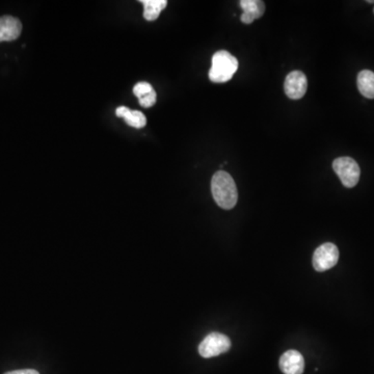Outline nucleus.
Segmentation results:
<instances>
[{
	"label": "nucleus",
	"instance_id": "1",
	"mask_svg": "<svg viewBox=\"0 0 374 374\" xmlns=\"http://www.w3.org/2000/svg\"><path fill=\"white\" fill-rule=\"evenodd\" d=\"M211 192L215 203L226 210L234 208L239 200V192L235 181L231 175L225 170H219L213 175L211 180Z\"/></svg>",
	"mask_w": 374,
	"mask_h": 374
},
{
	"label": "nucleus",
	"instance_id": "2",
	"mask_svg": "<svg viewBox=\"0 0 374 374\" xmlns=\"http://www.w3.org/2000/svg\"><path fill=\"white\" fill-rule=\"evenodd\" d=\"M237 69V58L230 52L221 50L213 54L212 65L209 70V79L215 83L227 82L236 73Z\"/></svg>",
	"mask_w": 374,
	"mask_h": 374
},
{
	"label": "nucleus",
	"instance_id": "3",
	"mask_svg": "<svg viewBox=\"0 0 374 374\" xmlns=\"http://www.w3.org/2000/svg\"><path fill=\"white\" fill-rule=\"evenodd\" d=\"M333 170L347 188H353L359 182L361 170L353 158L347 157V156L336 158L333 162Z\"/></svg>",
	"mask_w": 374,
	"mask_h": 374
},
{
	"label": "nucleus",
	"instance_id": "4",
	"mask_svg": "<svg viewBox=\"0 0 374 374\" xmlns=\"http://www.w3.org/2000/svg\"><path fill=\"white\" fill-rule=\"evenodd\" d=\"M232 343L229 337L221 333L213 332L207 335L199 345V353L205 359L217 357L227 353L231 349Z\"/></svg>",
	"mask_w": 374,
	"mask_h": 374
},
{
	"label": "nucleus",
	"instance_id": "5",
	"mask_svg": "<svg viewBox=\"0 0 374 374\" xmlns=\"http://www.w3.org/2000/svg\"><path fill=\"white\" fill-rule=\"evenodd\" d=\"M339 260V250L334 243H327L317 248L313 255V267L322 272L334 267Z\"/></svg>",
	"mask_w": 374,
	"mask_h": 374
},
{
	"label": "nucleus",
	"instance_id": "6",
	"mask_svg": "<svg viewBox=\"0 0 374 374\" xmlns=\"http://www.w3.org/2000/svg\"><path fill=\"white\" fill-rule=\"evenodd\" d=\"M284 89L288 98L292 100L302 99L308 89V79L302 71H292L287 75L284 83Z\"/></svg>",
	"mask_w": 374,
	"mask_h": 374
},
{
	"label": "nucleus",
	"instance_id": "7",
	"mask_svg": "<svg viewBox=\"0 0 374 374\" xmlns=\"http://www.w3.org/2000/svg\"><path fill=\"white\" fill-rule=\"evenodd\" d=\"M280 368L284 374H302L305 369V360L302 353L290 349L280 358Z\"/></svg>",
	"mask_w": 374,
	"mask_h": 374
},
{
	"label": "nucleus",
	"instance_id": "8",
	"mask_svg": "<svg viewBox=\"0 0 374 374\" xmlns=\"http://www.w3.org/2000/svg\"><path fill=\"white\" fill-rule=\"evenodd\" d=\"M22 32V23L13 16L0 17V42L17 40Z\"/></svg>",
	"mask_w": 374,
	"mask_h": 374
},
{
	"label": "nucleus",
	"instance_id": "9",
	"mask_svg": "<svg viewBox=\"0 0 374 374\" xmlns=\"http://www.w3.org/2000/svg\"><path fill=\"white\" fill-rule=\"evenodd\" d=\"M239 5L243 10L241 22L245 24L253 23L254 20L262 17L265 12V5L261 0H241Z\"/></svg>",
	"mask_w": 374,
	"mask_h": 374
},
{
	"label": "nucleus",
	"instance_id": "10",
	"mask_svg": "<svg viewBox=\"0 0 374 374\" xmlns=\"http://www.w3.org/2000/svg\"><path fill=\"white\" fill-rule=\"evenodd\" d=\"M357 85L362 96L374 99V72L370 70L361 71L358 75Z\"/></svg>",
	"mask_w": 374,
	"mask_h": 374
},
{
	"label": "nucleus",
	"instance_id": "11",
	"mask_svg": "<svg viewBox=\"0 0 374 374\" xmlns=\"http://www.w3.org/2000/svg\"><path fill=\"white\" fill-rule=\"evenodd\" d=\"M140 3L144 5V18L147 21H155L168 6L166 0H140Z\"/></svg>",
	"mask_w": 374,
	"mask_h": 374
},
{
	"label": "nucleus",
	"instance_id": "12",
	"mask_svg": "<svg viewBox=\"0 0 374 374\" xmlns=\"http://www.w3.org/2000/svg\"><path fill=\"white\" fill-rule=\"evenodd\" d=\"M125 120L126 123L130 126V127L135 128V129H140V128L145 127L147 124V119H146L145 115L143 113H140L138 111H128L126 115L123 118Z\"/></svg>",
	"mask_w": 374,
	"mask_h": 374
},
{
	"label": "nucleus",
	"instance_id": "13",
	"mask_svg": "<svg viewBox=\"0 0 374 374\" xmlns=\"http://www.w3.org/2000/svg\"><path fill=\"white\" fill-rule=\"evenodd\" d=\"M153 91L154 89L152 85L149 82H146V81H140V82L136 83L133 87L134 96L138 97V99L143 98L144 96Z\"/></svg>",
	"mask_w": 374,
	"mask_h": 374
},
{
	"label": "nucleus",
	"instance_id": "14",
	"mask_svg": "<svg viewBox=\"0 0 374 374\" xmlns=\"http://www.w3.org/2000/svg\"><path fill=\"white\" fill-rule=\"evenodd\" d=\"M156 100H157V94L153 91L144 96L143 98L138 99V102H140V107H143L144 109H149L155 104Z\"/></svg>",
	"mask_w": 374,
	"mask_h": 374
},
{
	"label": "nucleus",
	"instance_id": "15",
	"mask_svg": "<svg viewBox=\"0 0 374 374\" xmlns=\"http://www.w3.org/2000/svg\"><path fill=\"white\" fill-rule=\"evenodd\" d=\"M5 374H40L34 369H20L14 371L6 372Z\"/></svg>",
	"mask_w": 374,
	"mask_h": 374
},
{
	"label": "nucleus",
	"instance_id": "16",
	"mask_svg": "<svg viewBox=\"0 0 374 374\" xmlns=\"http://www.w3.org/2000/svg\"><path fill=\"white\" fill-rule=\"evenodd\" d=\"M129 111V109L126 107H118L117 111H116V115L119 118H124V116L126 115V113Z\"/></svg>",
	"mask_w": 374,
	"mask_h": 374
},
{
	"label": "nucleus",
	"instance_id": "17",
	"mask_svg": "<svg viewBox=\"0 0 374 374\" xmlns=\"http://www.w3.org/2000/svg\"><path fill=\"white\" fill-rule=\"evenodd\" d=\"M373 13H374V9H373Z\"/></svg>",
	"mask_w": 374,
	"mask_h": 374
}]
</instances>
